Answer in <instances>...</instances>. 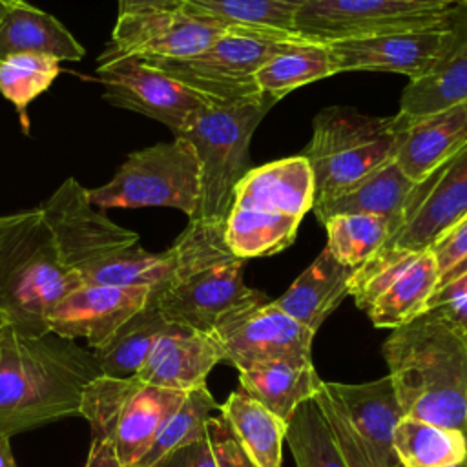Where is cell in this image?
I'll return each instance as SVG.
<instances>
[{"label": "cell", "mask_w": 467, "mask_h": 467, "mask_svg": "<svg viewBox=\"0 0 467 467\" xmlns=\"http://www.w3.org/2000/svg\"><path fill=\"white\" fill-rule=\"evenodd\" d=\"M306 0H186L184 7L206 15L226 29L244 27L294 33L297 9Z\"/></svg>", "instance_id": "obj_33"}, {"label": "cell", "mask_w": 467, "mask_h": 467, "mask_svg": "<svg viewBox=\"0 0 467 467\" xmlns=\"http://www.w3.org/2000/svg\"><path fill=\"white\" fill-rule=\"evenodd\" d=\"M60 73V62L53 57L20 53L0 60V93L15 106L27 130V106L44 93Z\"/></svg>", "instance_id": "obj_37"}, {"label": "cell", "mask_w": 467, "mask_h": 467, "mask_svg": "<svg viewBox=\"0 0 467 467\" xmlns=\"http://www.w3.org/2000/svg\"><path fill=\"white\" fill-rule=\"evenodd\" d=\"M223 359L212 334L168 323L135 376L153 387L188 392L206 385V376Z\"/></svg>", "instance_id": "obj_20"}, {"label": "cell", "mask_w": 467, "mask_h": 467, "mask_svg": "<svg viewBox=\"0 0 467 467\" xmlns=\"http://www.w3.org/2000/svg\"><path fill=\"white\" fill-rule=\"evenodd\" d=\"M226 27L188 7L117 15L111 38L100 57L139 60L186 58L212 46Z\"/></svg>", "instance_id": "obj_17"}, {"label": "cell", "mask_w": 467, "mask_h": 467, "mask_svg": "<svg viewBox=\"0 0 467 467\" xmlns=\"http://www.w3.org/2000/svg\"><path fill=\"white\" fill-rule=\"evenodd\" d=\"M303 40L296 33L230 27L204 51L171 60H142L212 100L261 95L255 71L281 47Z\"/></svg>", "instance_id": "obj_11"}, {"label": "cell", "mask_w": 467, "mask_h": 467, "mask_svg": "<svg viewBox=\"0 0 467 467\" xmlns=\"http://www.w3.org/2000/svg\"><path fill=\"white\" fill-rule=\"evenodd\" d=\"M314 204V175L303 155L248 170L234 190L224 223L228 248L241 259L274 255L296 239Z\"/></svg>", "instance_id": "obj_5"}, {"label": "cell", "mask_w": 467, "mask_h": 467, "mask_svg": "<svg viewBox=\"0 0 467 467\" xmlns=\"http://www.w3.org/2000/svg\"><path fill=\"white\" fill-rule=\"evenodd\" d=\"M401 124L396 115L374 117L332 106L312 120V137L303 150L314 175V202H319L378 166L394 161Z\"/></svg>", "instance_id": "obj_7"}, {"label": "cell", "mask_w": 467, "mask_h": 467, "mask_svg": "<svg viewBox=\"0 0 467 467\" xmlns=\"http://www.w3.org/2000/svg\"><path fill=\"white\" fill-rule=\"evenodd\" d=\"M186 392L142 383L137 376H97L82 392L80 412L93 440H106L122 467H135Z\"/></svg>", "instance_id": "obj_8"}, {"label": "cell", "mask_w": 467, "mask_h": 467, "mask_svg": "<svg viewBox=\"0 0 467 467\" xmlns=\"http://www.w3.org/2000/svg\"><path fill=\"white\" fill-rule=\"evenodd\" d=\"M383 356L403 416L467 434V345L440 317L394 328Z\"/></svg>", "instance_id": "obj_2"}, {"label": "cell", "mask_w": 467, "mask_h": 467, "mask_svg": "<svg viewBox=\"0 0 467 467\" xmlns=\"http://www.w3.org/2000/svg\"><path fill=\"white\" fill-rule=\"evenodd\" d=\"M104 100L168 126L179 135L212 100L164 71L131 57H99L95 73Z\"/></svg>", "instance_id": "obj_14"}, {"label": "cell", "mask_w": 467, "mask_h": 467, "mask_svg": "<svg viewBox=\"0 0 467 467\" xmlns=\"http://www.w3.org/2000/svg\"><path fill=\"white\" fill-rule=\"evenodd\" d=\"M400 124L394 162L409 179L420 182L467 144V100Z\"/></svg>", "instance_id": "obj_21"}, {"label": "cell", "mask_w": 467, "mask_h": 467, "mask_svg": "<svg viewBox=\"0 0 467 467\" xmlns=\"http://www.w3.org/2000/svg\"><path fill=\"white\" fill-rule=\"evenodd\" d=\"M166 327L168 321L150 297L144 308L124 321L100 347L93 348L100 374L108 378L135 376Z\"/></svg>", "instance_id": "obj_30"}, {"label": "cell", "mask_w": 467, "mask_h": 467, "mask_svg": "<svg viewBox=\"0 0 467 467\" xmlns=\"http://www.w3.org/2000/svg\"><path fill=\"white\" fill-rule=\"evenodd\" d=\"M84 467H122V465L119 463L109 441L91 438V445H89Z\"/></svg>", "instance_id": "obj_42"}, {"label": "cell", "mask_w": 467, "mask_h": 467, "mask_svg": "<svg viewBox=\"0 0 467 467\" xmlns=\"http://www.w3.org/2000/svg\"><path fill=\"white\" fill-rule=\"evenodd\" d=\"M400 467H454L467 458V434L401 416L394 427Z\"/></svg>", "instance_id": "obj_31"}, {"label": "cell", "mask_w": 467, "mask_h": 467, "mask_svg": "<svg viewBox=\"0 0 467 467\" xmlns=\"http://www.w3.org/2000/svg\"><path fill=\"white\" fill-rule=\"evenodd\" d=\"M206 434L217 467H255V463L248 458V454L237 441L232 427L221 414L210 416L206 420Z\"/></svg>", "instance_id": "obj_38"}, {"label": "cell", "mask_w": 467, "mask_h": 467, "mask_svg": "<svg viewBox=\"0 0 467 467\" xmlns=\"http://www.w3.org/2000/svg\"><path fill=\"white\" fill-rule=\"evenodd\" d=\"M88 197L102 210L166 206L192 219L201 199L197 153L182 137L133 151L111 181L88 190Z\"/></svg>", "instance_id": "obj_9"}, {"label": "cell", "mask_w": 467, "mask_h": 467, "mask_svg": "<svg viewBox=\"0 0 467 467\" xmlns=\"http://www.w3.org/2000/svg\"><path fill=\"white\" fill-rule=\"evenodd\" d=\"M82 281L57 250L40 208L0 217V312L24 334H46L49 310Z\"/></svg>", "instance_id": "obj_4"}, {"label": "cell", "mask_w": 467, "mask_h": 467, "mask_svg": "<svg viewBox=\"0 0 467 467\" xmlns=\"http://www.w3.org/2000/svg\"><path fill=\"white\" fill-rule=\"evenodd\" d=\"M153 467H217V462L206 434L184 447L175 449Z\"/></svg>", "instance_id": "obj_40"}, {"label": "cell", "mask_w": 467, "mask_h": 467, "mask_svg": "<svg viewBox=\"0 0 467 467\" xmlns=\"http://www.w3.org/2000/svg\"><path fill=\"white\" fill-rule=\"evenodd\" d=\"M454 0H306L296 13L294 33L328 44L394 31L451 27Z\"/></svg>", "instance_id": "obj_12"}, {"label": "cell", "mask_w": 467, "mask_h": 467, "mask_svg": "<svg viewBox=\"0 0 467 467\" xmlns=\"http://www.w3.org/2000/svg\"><path fill=\"white\" fill-rule=\"evenodd\" d=\"M241 389L285 423L294 410L314 400L323 387L312 361H274L239 372Z\"/></svg>", "instance_id": "obj_26"}, {"label": "cell", "mask_w": 467, "mask_h": 467, "mask_svg": "<svg viewBox=\"0 0 467 467\" xmlns=\"http://www.w3.org/2000/svg\"><path fill=\"white\" fill-rule=\"evenodd\" d=\"M5 325H9V323H7V317H5V316L0 312V328H4Z\"/></svg>", "instance_id": "obj_48"}, {"label": "cell", "mask_w": 467, "mask_h": 467, "mask_svg": "<svg viewBox=\"0 0 467 467\" xmlns=\"http://www.w3.org/2000/svg\"><path fill=\"white\" fill-rule=\"evenodd\" d=\"M465 272H467V257H465L463 261H460L456 266H452L449 272H445L443 275H440L438 288H440V286H443V285H447L449 281H452L454 277H458V275H462V274H465Z\"/></svg>", "instance_id": "obj_45"}, {"label": "cell", "mask_w": 467, "mask_h": 467, "mask_svg": "<svg viewBox=\"0 0 467 467\" xmlns=\"http://www.w3.org/2000/svg\"><path fill=\"white\" fill-rule=\"evenodd\" d=\"M9 438H11V436L0 434V467H15V465H16Z\"/></svg>", "instance_id": "obj_44"}, {"label": "cell", "mask_w": 467, "mask_h": 467, "mask_svg": "<svg viewBox=\"0 0 467 467\" xmlns=\"http://www.w3.org/2000/svg\"><path fill=\"white\" fill-rule=\"evenodd\" d=\"M414 186L416 182L409 179L394 161H389L334 195L314 202L310 212L316 213L321 224L343 213L378 215L389 219L392 224Z\"/></svg>", "instance_id": "obj_24"}, {"label": "cell", "mask_w": 467, "mask_h": 467, "mask_svg": "<svg viewBox=\"0 0 467 467\" xmlns=\"http://www.w3.org/2000/svg\"><path fill=\"white\" fill-rule=\"evenodd\" d=\"M170 252L171 279L151 292L168 323L210 334L224 316L268 301L244 283V259L228 248L224 223L188 221Z\"/></svg>", "instance_id": "obj_3"}, {"label": "cell", "mask_w": 467, "mask_h": 467, "mask_svg": "<svg viewBox=\"0 0 467 467\" xmlns=\"http://www.w3.org/2000/svg\"><path fill=\"white\" fill-rule=\"evenodd\" d=\"M186 0H117L119 15L157 11V9H177L182 7Z\"/></svg>", "instance_id": "obj_43"}, {"label": "cell", "mask_w": 467, "mask_h": 467, "mask_svg": "<svg viewBox=\"0 0 467 467\" xmlns=\"http://www.w3.org/2000/svg\"><path fill=\"white\" fill-rule=\"evenodd\" d=\"M97 208L88 190L73 177L66 179L40 206L62 263L77 274L139 241L135 232L119 226L102 208Z\"/></svg>", "instance_id": "obj_16"}, {"label": "cell", "mask_w": 467, "mask_h": 467, "mask_svg": "<svg viewBox=\"0 0 467 467\" xmlns=\"http://www.w3.org/2000/svg\"><path fill=\"white\" fill-rule=\"evenodd\" d=\"M151 292L148 286L80 285L49 310L46 328L66 339H86L93 350L144 308Z\"/></svg>", "instance_id": "obj_19"}, {"label": "cell", "mask_w": 467, "mask_h": 467, "mask_svg": "<svg viewBox=\"0 0 467 467\" xmlns=\"http://www.w3.org/2000/svg\"><path fill=\"white\" fill-rule=\"evenodd\" d=\"M210 334L223 350V358L239 372L274 361H312V339L316 336L274 301L224 316Z\"/></svg>", "instance_id": "obj_15"}, {"label": "cell", "mask_w": 467, "mask_h": 467, "mask_svg": "<svg viewBox=\"0 0 467 467\" xmlns=\"http://www.w3.org/2000/svg\"><path fill=\"white\" fill-rule=\"evenodd\" d=\"M440 270L431 250L410 261L365 310L374 327L398 328L427 310L438 288Z\"/></svg>", "instance_id": "obj_27"}, {"label": "cell", "mask_w": 467, "mask_h": 467, "mask_svg": "<svg viewBox=\"0 0 467 467\" xmlns=\"http://www.w3.org/2000/svg\"><path fill=\"white\" fill-rule=\"evenodd\" d=\"M352 266L339 263L327 248L308 265L292 286L274 299L290 317L317 332L321 323L348 296Z\"/></svg>", "instance_id": "obj_23"}, {"label": "cell", "mask_w": 467, "mask_h": 467, "mask_svg": "<svg viewBox=\"0 0 467 467\" xmlns=\"http://www.w3.org/2000/svg\"><path fill=\"white\" fill-rule=\"evenodd\" d=\"M454 44L423 77L410 80L400 99L396 117L403 122L467 100V9L456 7Z\"/></svg>", "instance_id": "obj_22"}, {"label": "cell", "mask_w": 467, "mask_h": 467, "mask_svg": "<svg viewBox=\"0 0 467 467\" xmlns=\"http://www.w3.org/2000/svg\"><path fill=\"white\" fill-rule=\"evenodd\" d=\"M454 27L394 31L328 42L334 73L390 71L410 80L429 73L454 44Z\"/></svg>", "instance_id": "obj_18"}, {"label": "cell", "mask_w": 467, "mask_h": 467, "mask_svg": "<svg viewBox=\"0 0 467 467\" xmlns=\"http://www.w3.org/2000/svg\"><path fill=\"white\" fill-rule=\"evenodd\" d=\"M467 215V144L416 182L378 250L425 252Z\"/></svg>", "instance_id": "obj_13"}, {"label": "cell", "mask_w": 467, "mask_h": 467, "mask_svg": "<svg viewBox=\"0 0 467 467\" xmlns=\"http://www.w3.org/2000/svg\"><path fill=\"white\" fill-rule=\"evenodd\" d=\"M173 274V257L170 248L164 252H148L139 241L82 268L78 277L82 285L109 286H148L157 290L164 286Z\"/></svg>", "instance_id": "obj_32"}, {"label": "cell", "mask_w": 467, "mask_h": 467, "mask_svg": "<svg viewBox=\"0 0 467 467\" xmlns=\"http://www.w3.org/2000/svg\"><path fill=\"white\" fill-rule=\"evenodd\" d=\"M285 440L296 467H347L316 400H308L294 410L286 421Z\"/></svg>", "instance_id": "obj_34"}, {"label": "cell", "mask_w": 467, "mask_h": 467, "mask_svg": "<svg viewBox=\"0 0 467 467\" xmlns=\"http://www.w3.org/2000/svg\"><path fill=\"white\" fill-rule=\"evenodd\" d=\"M274 104L265 95L210 100L175 135L193 146L201 166V199L193 221L226 223L234 190L248 171L250 139Z\"/></svg>", "instance_id": "obj_6"}, {"label": "cell", "mask_w": 467, "mask_h": 467, "mask_svg": "<svg viewBox=\"0 0 467 467\" xmlns=\"http://www.w3.org/2000/svg\"><path fill=\"white\" fill-rule=\"evenodd\" d=\"M334 75L327 44L297 40L275 51L257 71L255 88L277 102L296 88Z\"/></svg>", "instance_id": "obj_29"}, {"label": "cell", "mask_w": 467, "mask_h": 467, "mask_svg": "<svg viewBox=\"0 0 467 467\" xmlns=\"http://www.w3.org/2000/svg\"><path fill=\"white\" fill-rule=\"evenodd\" d=\"M454 467H467V458L462 462V463H458V465H454Z\"/></svg>", "instance_id": "obj_49"}, {"label": "cell", "mask_w": 467, "mask_h": 467, "mask_svg": "<svg viewBox=\"0 0 467 467\" xmlns=\"http://www.w3.org/2000/svg\"><path fill=\"white\" fill-rule=\"evenodd\" d=\"M100 368L93 350L53 332L0 328V434L13 436L78 416L82 392Z\"/></svg>", "instance_id": "obj_1"}, {"label": "cell", "mask_w": 467, "mask_h": 467, "mask_svg": "<svg viewBox=\"0 0 467 467\" xmlns=\"http://www.w3.org/2000/svg\"><path fill=\"white\" fill-rule=\"evenodd\" d=\"M22 0H0V18L9 11L13 9L16 4H20Z\"/></svg>", "instance_id": "obj_46"}, {"label": "cell", "mask_w": 467, "mask_h": 467, "mask_svg": "<svg viewBox=\"0 0 467 467\" xmlns=\"http://www.w3.org/2000/svg\"><path fill=\"white\" fill-rule=\"evenodd\" d=\"M20 53L64 62L80 60L84 47L53 15L22 0L0 18V60Z\"/></svg>", "instance_id": "obj_25"}, {"label": "cell", "mask_w": 467, "mask_h": 467, "mask_svg": "<svg viewBox=\"0 0 467 467\" xmlns=\"http://www.w3.org/2000/svg\"><path fill=\"white\" fill-rule=\"evenodd\" d=\"M314 400L347 467H400L394 427L403 414L389 376L356 385L325 381Z\"/></svg>", "instance_id": "obj_10"}, {"label": "cell", "mask_w": 467, "mask_h": 467, "mask_svg": "<svg viewBox=\"0 0 467 467\" xmlns=\"http://www.w3.org/2000/svg\"><path fill=\"white\" fill-rule=\"evenodd\" d=\"M212 409H219V405L206 385L188 390L182 403L164 421L153 443L135 467H153L175 449L206 436V420Z\"/></svg>", "instance_id": "obj_35"}, {"label": "cell", "mask_w": 467, "mask_h": 467, "mask_svg": "<svg viewBox=\"0 0 467 467\" xmlns=\"http://www.w3.org/2000/svg\"><path fill=\"white\" fill-rule=\"evenodd\" d=\"M436 259L440 275L467 257V215L443 232L429 248Z\"/></svg>", "instance_id": "obj_39"}, {"label": "cell", "mask_w": 467, "mask_h": 467, "mask_svg": "<svg viewBox=\"0 0 467 467\" xmlns=\"http://www.w3.org/2000/svg\"><path fill=\"white\" fill-rule=\"evenodd\" d=\"M327 250L347 266H359L389 237L390 221L367 213H343L325 221Z\"/></svg>", "instance_id": "obj_36"}, {"label": "cell", "mask_w": 467, "mask_h": 467, "mask_svg": "<svg viewBox=\"0 0 467 467\" xmlns=\"http://www.w3.org/2000/svg\"><path fill=\"white\" fill-rule=\"evenodd\" d=\"M15 467H18V465H15Z\"/></svg>", "instance_id": "obj_50"}, {"label": "cell", "mask_w": 467, "mask_h": 467, "mask_svg": "<svg viewBox=\"0 0 467 467\" xmlns=\"http://www.w3.org/2000/svg\"><path fill=\"white\" fill-rule=\"evenodd\" d=\"M221 416L232 427L237 441L255 467H283L281 445L286 423L265 409L244 390H235L219 405Z\"/></svg>", "instance_id": "obj_28"}, {"label": "cell", "mask_w": 467, "mask_h": 467, "mask_svg": "<svg viewBox=\"0 0 467 467\" xmlns=\"http://www.w3.org/2000/svg\"><path fill=\"white\" fill-rule=\"evenodd\" d=\"M427 310L440 317L467 345V292Z\"/></svg>", "instance_id": "obj_41"}, {"label": "cell", "mask_w": 467, "mask_h": 467, "mask_svg": "<svg viewBox=\"0 0 467 467\" xmlns=\"http://www.w3.org/2000/svg\"><path fill=\"white\" fill-rule=\"evenodd\" d=\"M454 7H462V9H467V0H454Z\"/></svg>", "instance_id": "obj_47"}]
</instances>
